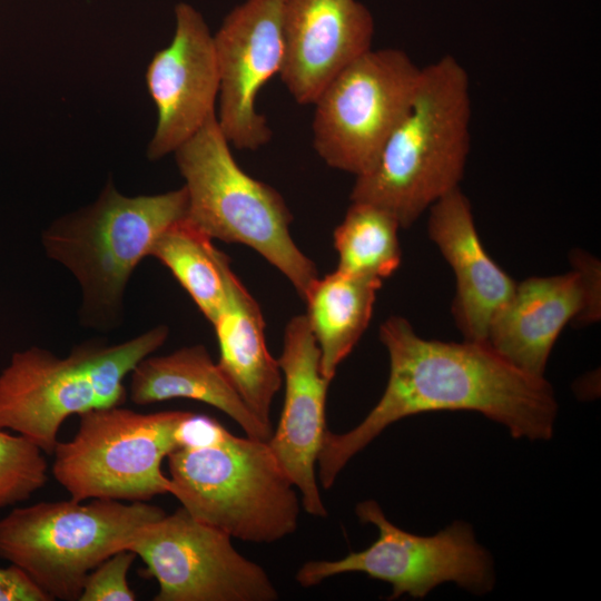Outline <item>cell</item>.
I'll use <instances>...</instances> for the list:
<instances>
[{
    "label": "cell",
    "instance_id": "1",
    "mask_svg": "<svg viewBox=\"0 0 601 601\" xmlns=\"http://www.w3.org/2000/svg\"><path fill=\"white\" fill-rule=\"evenodd\" d=\"M380 339L390 358L385 391L358 425L345 433L325 432L316 462L325 490L388 425L415 414L473 411L504 425L515 439L552 436L558 412L552 386L487 343L424 339L401 316L381 325Z\"/></svg>",
    "mask_w": 601,
    "mask_h": 601
},
{
    "label": "cell",
    "instance_id": "2",
    "mask_svg": "<svg viewBox=\"0 0 601 601\" xmlns=\"http://www.w3.org/2000/svg\"><path fill=\"white\" fill-rule=\"evenodd\" d=\"M167 462L169 493L194 519L257 544L296 531L300 499L267 441L194 413Z\"/></svg>",
    "mask_w": 601,
    "mask_h": 601
},
{
    "label": "cell",
    "instance_id": "3",
    "mask_svg": "<svg viewBox=\"0 0 601 601\" xmlns=\"http://www.w3.org/2000/svg\"><path fill=\"white\" fill-rule=\"evenodd\" d=\"M472 100L463 65L445 55L422 67L412 105L387 138L377 161L356 177L352 201L390 211L410 227L460 187L471 148Z\"/></svg>",
    "mask_w": 601,
    "mask_h": 601
},
{
    "label": "cell",
    "instance_id": "4",
    "mask_svg": "<svg viewBox=\"0 0 601 601\" xmlns=\"http://www.w3.org/2000/svg\"><path fill=\"white\" fill-rule=\"evenodd\" d=\"M187 207L184 186L126 196L108 181L93 203L59 217L42 231L46 255L80 286L83 326L110 331L120 325L132 273L150 255L159 235L186 218Z\"/></svg>",
    "mask_w": 601,
    "mask_h": 601
},
{
    "label": "cell",
    "instance_id": "5",
    "mask_svg": "<svg viewBox=\"0 0 601 601\" xmlns=\"http://www.w3.org/2000/svg\"><path fill=\"white\" fill-rule=\"evenodd\" d=\"M168 332L160 325L118 344L89 341L65 357L38 346L13 353L0 373V428L52 455L66 418L125 403L126 376L162 346Z\"/></svg>",
    "mask_w": 601,
    "mask_h": 601
},
{
    "label": "cell",
    "instance_id": "6",
    "mask_svg": "<svg viewBox=\"0 0 601 601\" xmlns=\"http://www.w3.org/2000/svg\"><path fill=\"white\" fill-rule=\"evenodd\" d=\"M173 154L185 180L186 219L211 239L256 250L304 299L318 274L290 236L293 216L276 189L236 162L217 115Z\"/></svg>",
    "mask_w": 601,
    "mask_h": 601
},
{
    "label": "cell",
    "instance_id": "7",
    "mask_svg": "<svg viewBox=\"0 0 601 601\" xmlns=\"http://www.w3.org/2000/svg\"><path fill=\"white\" fill-rule=\"evenodd\" d=\"M166 512L147 502L72 499L12 509L0 519V559L50 599H79L87 575Z\"/></svg>",
    "mask_w": 601,
    "mask_h": 601
},
{
    "label": "cell",
    "instance_id": "8",
    "mask_svg": "<svg viewBox=\"0 0 601 601\" xmlns=\"http://www.w3.org/2000/svg\"><path fill=\"white\" fill-rule=\"evenodd\" d=\"M193 414L139 413L121 405L80 414L75 435L55 447L52 475L76 501L147 502L169 493L161 464Z\"/></svg>",
    "mask_w": 601,
    "mask_h": 601
},
{
    "label": "cell",
    "instance_id": "9",
    "mask_svg": "<svg viewBox=\"0 0 601 601\" xmlns=\"http://www.w3.org/2000/svg\"><path fill=\"white\" fill-rule=\"evenodd\" d=\"M422 67L396 48L359 56L321 92L313 120L314 148L332 168L355 177L370 171L408 111Z\"/></svg>",
    "mask_w": 601,
    "mask_h": 601
},
{
    "label": "cell",
    "instance_id": "10",
    "mask_svg": "<svg viewBox=\"0 0 601 601\" xmlns=\"http://www.w3.org/2000/svg\"><path fill=\"white\" fill-rule=\"evenodd\" d=\"M355 512L362 523L377 528L376 541L339 560L305 562L295 575L299 585L311 588L334 575L361 572L390 583V600L404 594L422 599L444 582L476 594L492 589L493 562L467 523L456 521L434 535L423 536L388 521L374 500L358 503Z\"/></svg>",
    "mask_w": 601,
    "mask_h": 601
},
{
    "label": "cell",
    "instance_id": "11",
    "mask_svg": "<svg viewBox=\"0 0 601 601\" xmlns=\"http://www.w3.org/2000/svg\"><path fill=\"white\" fill-rule=\"evenodd\" d=\"M134 551L158 583L155 601H276L266 570L240 554L226 533L181 506L137 530Z\"/></svg>",
    "mask_w": 601,
    "mask_h": 601
},
{
    "label": "cell",
    "instance_id": "12",
    "mask_svg": "<svg viewBox=\"0 0 601 601\" xmlns=\"http://www.w3.org/2000/svg\"><path fill=\"white\" fill-rule=\"evenodd\" d=\"M284 0H245L214 35L219 73L218 125L228 142L256 150L272 138L256 99L284 59Z\"/></svg>",
    "mask_w": 601,
    "mask_h": 601
},
{
    "label": "cell",
    "instance_id": "13",
    "mask_svg": "<svg viewBox=\"0 0 601 601\" xmlns=\"http://www.w3.org/2000/svg\"><path fill=\"white\" fill-rule=\"evenodd\" d=\"M570 258L572 272L516 283L490 326L486 343L531 375L544 376L550 352L568 323L600 317V263L580 249Z\"/></svg>",
    "mask_w": 601,
    "mask_h": 601
},
{
    "label": "cell",
    "instance_id": "14",
    "mask_svg": "<svg viewBox=\"0 0 601 601\" xmlns=\"http://www.w3.org/2000/svg\"><path fill=\"white\" fill-rule=\"evenodd\" d=\"M175 33L148 65L146 83L157 110L147 157L173 154L215 115L219 73L214 35L193 6L175 7Z\"/></svg>",
    "mask_w": 601,
    "mask_h": 601
},
{
    "label": "cell",
    "instance_id": "15",
    "mask_svg": "<svg viewBox=\"0 0 601 601\" xmlns=\"http://www.w3.org/2000/svg\"><path fill=\"white\" fill-rule=\"evenodd\" d=\"M285 380V398L268 445L300 495L302 508L326 518L316 475V462L326 428L328 385L321 368V353L305 315L286 325L277 359Z\"/></svg>",
    "mask_w": 601,
    "mask_h": 601
},
{
    "label": "cell",
    "instance_id": "16",
    "mask_svg": "<svg viewBox=\"0 0 601 601\" xmlns=\"http://www.w3.org/2000/svg\"><path fill=\"white\" fill-rule=\"evenodd\" d=\"M375 22L358 0H284L279 77L299 105H314L327 85L372 48Z\"/></svg>",
    "mask_w": 601,
    "mask_h": 601
},
{
    "label": "cell",
    "instance_id": "17",
    "mask_svg": "<svg viewBox=\"0 0 601 601\" xmlns=\"http://www.w3.org/2000/svg\"><path fill=\"white\" fill-rule=\"evenodd\" d=\"M428 210V237L455 275L454 322L464 339L486 343L490 326L513 295L516 283L485 252L470 200L460 187Z\"/></svg>",
    "mask_w": 601,
    "mask_h": 601
},
{
    "label": "cell",
    "instance_id": "18",
    "mask_svg": "<svg viewBox=\"0 0 601 601\" xmlns=\"http://www.w3.org/2000/svg\"><path fill=\"white\" fill-rule=\"evenodd\" d=\"M211 325L219 347L218 366L250 412L272 427L270 407L282 372L266 344L260 307L231 268L224 306Z\"/></svg>",
    "mask_w": 601,
    "mask_h": 601
},
{
    "label": "cell",
    "instance_id": "19",
    "mask_svg": "<svg viewBox=\"0 0 601 601\" xmlns=\"http://www.w3.org/2000/svg\"><path fill=\"white\" fill-rule=\"evenodd\" d=\"M127 395L137 405L174 398L206 403L234 420L247 436L265 440L273 427L262 423L204 345H190L166 355H148L131 371Z\"/></svg>",
    "mask_w": 601,
    "mask_h": 601
},
{
    "label": "cell",
    "instance_id": "20",
    "mask_svg": "<svg viewBox=\"0 0 601 601\" xmlns=\"http://www.w3.org/2000/svg\"><path fill=\"white\" fill-rule=\"evenodd\" d=\"M382 280L335 270L317 278L304 300L305 315L321 353L323 375L332 381L365 332Z\"/></svg>",
    "mask_w": 601,
    "mask_h": 601
},
{
    "label": "cell",
    "instance_id": "21",
    "mask_svg": "<svg viewBox=\"0 0 601 601\" xmlns=\"http://www.w3.org/2000/svg\"><path fill=\"white\" fill-rule=\"evenodd\" d=\"M149 256L169 269L213 324L226 299L230 269L228 256L215 247L213 239L184 218L159 235Z\"/></svg>",
    "mask_w": 601,
    "mask_h": 601
},
{
    "label": "cell",
    "instance_id": "22",
    "mask_svg": "<svg viewBox=\"0 0 601 601\" xmlns=\"http://www.w3.org/2000/svg\"><path fill=\"white\" fill-rule=\"evenodd\" d=\"M400 228L397 219L384 208L352 201L334 230L337 270L383 282L401 264Z\"/></svg>",
    "mask_w": 601,
    "mask_h": 601
},
{
    "label": "cell",
    "instance_id": "23",
    "mask_svg": "<svg viewBox=\"0 0 601 601\" xmlns=\"http://www.w3.org/2000/svg\"><path fill=\"white\" fill-rule=\"evenodd\" d=\"M47 481L46 453L26 436L0 428V510L27 501Z\"/></svg>",
    "mask_w": 601,
    "mask_h": 601
},
{
    "label": "cell",
    "instance_id": "24",
    "mask_svg": "<svg viewBox=\"0 0 601 601\" xmlns=\"http://www.w3.org/2000/svg\"><path fill=\"white\" fill-rule=\"evenodd\" d=\"M136 558V553L129 549L108 556L87 575L78 601L136 600L127 579Z\"/></svg>",
    "mask_w": 601,
    "mask_h": 601
},
{
    "label": "cell",
    "instance_id": "25",
    "mask_svg": "<svg viewBox=\"0 0 601 601\" xmlns=\"http://www.w3.org/2000/svg\"><path fill=\"white\" fill-rule=\"evenodd\" d=\"M0 601H51L19 568H0Z\"/></svg>",
    "mask_w": 601,
    "mask_h": 601
}]
</instances>
